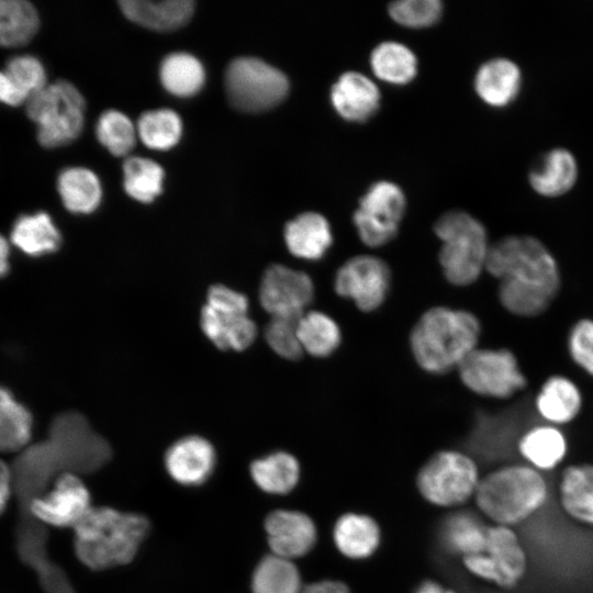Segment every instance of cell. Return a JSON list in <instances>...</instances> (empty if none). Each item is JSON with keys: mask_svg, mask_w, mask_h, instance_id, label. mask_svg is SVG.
<instances>
[{"mask_svg": "<svg viewBox=\"0 0 593 593\" xmlns=\"http://www.w3.org/2000/svg\"><path fill=\"white\" fill-rule=\"evenodd\" d=\"M90 500L81 479L76 473L63 472L53 489L32 500L23 513L45 525L72 528L92 507Z\"/></svg>", "mask_w": 593, "mask_h": 593, "instance_id": "obj_15", "label": "cell"}, {"mask_svg": "<svg viewBox=\"0 0 593 593\" xmlns=\"http://www.w3.org/2000/svg\"><path fill=\"white\" fill-rule=\"evenodd\" d=\"M552 503L569 523L593 532V461L570 462L556 473Z\"/></svg>", "mask_w": 593, "mask_h": 593, "instance_id": "obj_16", "label": "cell"}, {"mask_svg": "<svg viewBox=\"0 0 593 593\" xmlns=\"http://www.w3.org/2000/svg\"><path fill=\"white\" fill-rule=\"evenodd\" d=\"M289 251L301 259L320 260L333 243L327 220L320 213L305 212L289 221L284 227Z\"/></svg>", "mask_w": 593, "mask_h": 593, "instance_id": "obj_26", "label": "cell"}, {"mask_svg": "<svg viewBox=\"0 0 593 593\" xmlns=\"http://www.w3.org/2000/svg\"><path fill=\"white\" fill-rule=\"evenodd\" d=\"M303 588L292 560L272 553L259 561L251 579L254 593H302Z\"/></svg>", "mask_w": 593, "mask_h": 593, "instance_id": "obj_37", "label": "cell"}, {"mask_svg": "<svg viewBox=\"0 0 593 593\" xmlns=\"http://www.w3.org/2000/svg\"><path fill=\"white\" fill-rule=\"evenodd\" d=\"M300 463L284 451H277L259 458L250 465V475L264 492L283 495L291 492L300 479Z\"/></svg>", "mask_w": 593, "mask_h": 593, "instance_id": "obj_30", "label": "cell"}, {"mask_svg": "<svg viewBox=\"0 0 593 593\" xmlns=\"http://www.w3.org/2000/svg\"><path fill=\"white\" fill-rule=\"evenodd\" d=\"M514 446L519 461L548 477L567 465L569 440L559 426L534 425L515 439Z\"/></svg>", "mask_w": 593, "mask_h": 593, "instance_id": "obj_18", "label": "cell"}, {"mask_svg": "<svg viewBox=\"0 0 593 593\" xmlns=\"http://www.w3.org/2000/svg\"><path fill=\"white\" fill-rule=\"evenodd\" d=\"M579 166L575 156L563 147L542 154L528 172L530 188L545 198H558L577 183Z\"/></svg>", "mask_w": 593, "mask_h": 593, "instance_id": "obj_23", "label": "cell"}, {"mask_svg": "<svg viewBox=\"0 0 593 593\" xmlns=\"http://www.w3.org/2000/svg\"><path fill=\"white\" fill-rule=\"evenodd\" d=\"M164 169L156 161L144 157H127L123 163V184L133 199L148 203L163 189Z\"/></svg>", "mask_w": 593, "mask_h": 593, "instance_id": "obj_39", "label": "cell"}, {"mask_svg": "<svg viewBox=\"0 0 593 593\" xmlns=\"http://www.w3.org/2000/svg\"><path fill=\"white\" fill-rule=\"evenodd\" d=\"M12 484V470L0 459V515L3 513Z\"/></svg>", "mask_w": 593, "mask_h": 593, "instance_id": "obj_50", "label": "cell"}, {"mask_svg": "<svg viewBox=\"0 0 593 593\" xmlns=\"http://www.w3.org/2000/svg\"><path fill=\"white\" fill-rule=\"evenodd\" d=\"M337 550L346 558L362 560L372 556L380 546L381 530L370 516L346 513L337 518L333 528Z\"/></svg>", "mask_w": 593, "mask_h": 593, "instance_id": "obj_27", "label": "cell"}, {"mask_svg": "<svg viewBox=\"0 0 593 593\" xmlns=\"http://www.w3.org/2000/svg\"><path fill=\"white\" fill-rule=\"evenodd\" d=\"M37 574L46 593H75L64 570L54 562L51 561Z\"/></svg>", "mask_w": 593, "mask_h": 593, "instance_id": "obj_47", "label": "cell"}, {"mask_svg": "<svg viewBox=\"0 0 593 593\" xmlns=\"http://www.w3.org/2000/svg\"><path fill=\"white\" fill-rule=\"evenodd\" d=\"M485 270L500 280L499 300L515 316L542 314L561 286L555 256L530 235H511L490 245Z\"/></svg>", "mask_w": 593, "mask_h": 593, "instance_id": "obj_1", "label": "cell"}, {"mask_svg": "<svg viewBox=\"0 0 593 593\" xmlns=\"http://www.w3.org/2000/svg\"><path fill=\"white\" fill-rule=\"evenodd\" d=\"M230 103L239 111L261 112L279 104L289 91V80L278 68L257 57L233 59L224 77Z\"/></svg>", "mask_w": 593, "mask_h": 593, "instance_id": "obj_8", "label": "cell"}, {"mask_svg": "<svg viewBox=\"0 0 593 593\" xmlns=\"http://www.w3.org/2000/svg\"><path fill=\"white\" fill-rule=\"evenodd\" d=\"M22 515L16 529L18 553L24 563L38 572L51 562L46 553V530L27 513Z\"/></svg>", "mask_w": 593, "mask_h": 593, "instance_id": "obj_42", "label": "cell"}, {"mask_svg": "<svg viewBox=\"0 0 593 593\" xmlns=\"http://www.w3.org/2000/svg\"><path fill=\"white\" fill-rule=\"evenodd\" d=\"M32 425L31 412L0 387V451L23 449L31 438Z\"/></svg>", "mask_w": 593, "mask_h": 593, "instance_id": "obj_36", "label": "cell"}, {"mask_svg": "<svg viewBox=\"0 0 593 593\" xmlns=\"http://www.w3.org/2000/svg\"><path fill=\"white\" fill-rule=\"evenodd\" d=\"M72 529L78 559L92 570H104L130 563L150 524L137 513L92 506Z\"/></svg>", "mask_w": 593, "mask_h": 593, "instance_id": "obj_3", "label": "cell"}, {"mask_svg": "<svg viewBox=\"0 0 593 593\" xmlns=\"http://www.w3.org/2000/svg\"><path fill=\"white\" fill-rule=\"evenodd\" d=\"M473 502L488 524L519 529L552 503V480L519 460L504 462L482 474Z\"/></svg>", "mask_w": 593, "mask_h": 593, "instance_id": "obj_2", "label": "cell"}, {"mask_svg": "<svg viewBox=\"0 0 593 593\" xmlns=\"http://www.w3.org/2000/svg\"><path fill=\"white\" fill-rule=\"evenodd\" d=\"M26 114L37 126V141L46 148L67 145L81 133L85 99L69 81L46 85L26 101Z\"/></svg>", "mask_w": 593, "mask_h": 593, "instance_id": "obj_6", "label": "cell"}, {"mask_svg": "<svg viewBox=\"0 0 593 593\" xmlns=\"http://www.w3.org/2000/svg\"><path fill=\"white\" fill-rule=\"evenodd\" d=\"M488 528L477 511L461 510L444 519L439 538L447 551L465 558L485 550Z\"/></svg>", "mask_w": 593, "mask_h": 593, "instance_id": "obj_28", "label": "cell"}, {"mask_svg": "<svg viewBox=\"0 0 593 593\" xmlns=\"http://www.w3.org/2000/svg\"><path fill=\"white\" fill-rule=\"evenodd\" d=\"M4 72L29 99L47 85L44 66L37 58L30 55L11 58Z\"/></svg>", "mask_w": 593, "mask_h": 593, "instance_id": "obj_45", "label": "cell"}, {"mask_svg": "<svg viewBox=\"0 0 593 593\" xmlns=\"http://www.w3.org/2000/svg\"><path fill=\"white\" fill-rule=\"evenodd\" d=\"M458 370L469 390L488 398L508 399L527 385L517 358L506 348H475Z\"/></svg>", "mask_w": 593, "mask_h": 593, "instance_id": "obj_10", "label": "cell"}, {"mask_svg": "<svg viewBox=\"0 0 593 593\" xmlns=\"http://www.w3.org/2000/svg\"><path fill=\"white\" fill-rule=\"evenodd\" d=\"M200 324L205 336L223 350H244L257 336L256 324L248 316L246 295L223 284L209 289Z\"/></svg>", "mask_w": 593, "mask_h": 593, "instance_id": "obj_9", "label": "cell"}, {"mask_svg": "<svg viewBox=\"0 0 593 593\" xmlns=\"http://www.w3.org/2000/svg\"><path fill=\"white\" fill-rule=\"evenodd\" d=\"M27 100V96L13 83L4 70H0V102L18 107L26 103Z\"/></svg>", "mask_w": 593, "mask_h": 593, "instance_id": "obj_48", "label": "cell"}, {"mask_svg": "<svg viewBox=\"0 0 593 593\" xmlns=\"http://www.w3.org/2000/svg\"><path fill=\"white\" fill-rule=\"evenodd\" d=\"M298 336L303 351L314 357H327L339 346L342 333L338 324L318 311L305 312L298 320Z\"/></svg>", "mask_w": 593, "mask_h": 593, "instance_id": "obj_35", "label": "cell"}, {"mask_svg": "<svg viewBox=\"0 0 593 593\" xmlns=\"http://www.w3.org/2000/svg\"><path fill=\"white\" fill-rule=\"evenodd\" d=\"M434 231L443 242L439 264L455 286L473 283L485 269L489 242L484 225L471 214L454 210L444 213Z\"/></svg>", "mask_w": 593, "mask_h": 593, "instance_id": "obj_5", "label": "cell"}, {"mask_svg": "<svg viewBox=\"0 0 593 593\" xmlns=\"http://www.w3.org/2000/svg\"><path fill=\"white\" fill-rule=\"evenodd\" d=\"M414 593H457L455 590L445 588L435 581H424Z\"/></svg>", "mask_w": 593, "mask_h": 593, "instance_id": "obj_52", "label": "cell"}, {"mask_svg": "<svg viewBox=\"0 0 593 593\" xmlns=\"http://www.w3.org/2000/svg\"><path fill=\"white\" fill-rule=\"evenodd\" d=\"M40 27L35 7L26 0H0V45L20 47L29 43Z\"/></svg>", "mask_w": 593, "mask_h": 593, "instance_id": "obj_33", "label": "cell"}, {"mask_svg": "<svg viewBox=\"0 0 593 593\" xmlns=\"http://www.w3.org/2000/svg\"><path fill=\"white\" fill-rule=\"evenodd\" d=\"M48 441L56 449L66 472H90L110 458V447L93 433L82 415L69 412L52 423Z\"/></svg>", "mask_w": 593, "mask_h": 593, "instance_id": "obj_11", "label": "cell"}, {"mask_svg": "<svg viewBox=\"0 0 593 593\" xmlns=\"http://www.w3.org/2000/svg\"><path fill=\"white\" fill-rule=\"evenodd\" d=\"M391 271L380 258L370 255L355 256L337 270L334 289L351 300L363 312L377 310L390 290Z\"/></svg>", "mask_w": 593, "mask_h": 593, "instance_id": "obj_13", "label": "cell"}, {"mask_svg": "<svg viewBox=\"0 0 593 593\" xmlns=\"http://www.w3.org/2000/svg\"><path fill=\"white\" fill-rule=\"evenodd\" d=\"M11 242L30 256L54 253L61 242L59 231L45 212L21 215L13 224Z\"/></svg>", "mask_w": 593, "mask_h": 593, "instance_id": "obj_32", "label": "cell"}, {"mask_svg": "<svg viewBox=\"0 0 593 593\" xmlns=\"http://www.w3.org/2000/svg\"><path fill=\"white\" fill-rule=\"evenodd\" d=\"M441 12L443 4L438 0H399L389 5L391 18L410 27L429 26L440 18Z\"/></svg>", "mask_w": 593, "mask_h": 593, "instance_id": "obj_44", "label": "cell"}, {"mask_svg": "<svg viewBox=\"0 0 593 593\" xmlns=\"http://www.w3.org/2000/svg\"><path fill=\"white\" fill-rule=\"evenodd\" d=\"M521 67L506 57H495L483 63L474 76V89L480 99L490 107L505 108L512 104L522 90Z\"/></svg>", "mask_w": 593, "mask_h": 593, "instance_id": "obj_22", "label": "cell"}, {"mask_svg": "<svg viewBox=\"0 0 593 593\" xmlns=\"http://www.w3.org/2000/svg\"><path fill=\"white\" fill-rule=\"evenodd\" d=\"M98 141L114 156H125L134 147L136 127L133 122L118 110L104 111L96 126Z\"/></svg>", "mask_w": 593, "mask_h": 593, "instance_id": "obj_41", "label": "cell"}, {"mask_svg": "<svg viewBox=\"0 0 593 593\" xmlns=\"http://www.w3.org/2000/svg\"><path fill=\"white\" fill-rule=\"evenodd\" d=\"M484 552L496 572L499 590L515 591L529 577L532 555L519 529L489 524Z\"/></svg>", "mask_w": 593, "mask_h": 593, "instance_id": "obj_17", "label": "cell"}, {"mask_svg": "<svg viewBox=\"0 0 593 593\" xmlns=\"http://www.w3.org/2000/svg\"><path fill=\"white\" fill-rule=\"evenodd\" d=\"M119 5L128 20L155 31L179 29L194 11L192 0H122Z\"/></svg>", "mask_w": 593, "mask_h": 593, "instance_id": "obj_29", "label": "cell"}, {"mask_svg": "<svg viewBox=\"0 0 593 593\" xmlns=\"http://www.w3.org/2000/svg\"><path fill=\"white\" fill-rule=\"evenodd\" d=\"M481 477L473 456L459 450H443L421 468L416 485L427 502L457 507L473 501Z\"/></svg>", "mask_w": 593, "mask_h": 593, "instance_id": "obj_7", "label": "cell"}, {"mask_svg": "<svg viewBox=\"0 0 593 593\" xmlns=\"http://www.w3.org/2000/svg\"><path fill=\"white\" fill-rule=\"evenodd\" d=\"M313 298V281L303 271L275 264L262 275L259 300L271 316L299 318Z\"/></svg>", "mask_w": 593, "mask_h": 593, "instance_id": "obj_14", "label": "cell"}, {"mask_svg": "<svg viewBox=\"0 0 593 593\" xmlns=\"http://www.w3.org/2000/svg\"><path fill=\"white\" fill-rule=\"evenodd\" d=\"M136 132L147 147L165 150L175 146L180 139L182 123L172 110H150L139 116Z\"/></svg>", "mask_w": 593, "mask_h": 593, "instance_id": "obj_40", "label": "cell"}, {"mask_svg": "<svg viewBox=\"0 0 593 593\" xmlns=\"http://www.w3.org/2000/svg\"><path fill=\"white\" fill-rule=\"evenodd\" d=\"M478 317L466 310L436 306L426 311L410 335L412 354L425 371L443 374L458 368L477 348Z\"/></svg>", "mask_w": 593, "mask_h": 593, "instance_id": "obj_4", "label": "cell"}, {"mask_svg": "<svg viewBox=\"0 0 593 593\" xmlns=\"http://www.w3.org/2000/svg\"><path fill=\"white\" fill-rule=\"evenodd\" d=\"M60 469H64L61 460L48 440L23 449L12 468V484L22 510L42 495L49 479Z\"/></svg>", "mask_w": 593, "mask_h": 593, "instance_id": "obj_20", "label": "cell"}, {"mask_svg": "<svg viewBox=\"0 0 593 593\" xmlns=\"http://www.w3.org/2000/svg\"><path fill=\"white\" fill-rule=\"evenodd\" d=\"M265 530L272 555L289 560L307 555L317 540L313 519L300 511L271 512L265 519Z\"/></svg>", "mask_w": 593, "mask_h": 593, "instance_id": "obj_19", "label": "cell"}, {"mask_svg": "<svg viewBox=\"0 0 593 593\" xmlns=\"http://www.w3.org/2000/svg\"><path fill=\"white\" fill-rule=\"evenodd\" d=\"M567 348L572 361L593 377V320L581 318L569 331Z\"/></svg>", "mask_w": 593, "mask_h": 593, "instance_id": "obj_46", "label": "cell"}, {"mask_svg": "<svg viewBox=\"0 0 593 593\" xmlns=\"http://www.w3.org/2000/svg\"><path fill=\"white\" fill-rule=\"evenodd\" d=\"M331 101L345 120L362 122L378 110L380 92L368 77L357 71H346L333 85Z\"/></svg>", "mask_w": 593, "mask_h": 593, "instance_id": "obj_24", "label": "cell"}, {"mask_svg": "<svg viewBox=\"0 0 593 593\" xmlns=\"http://www.w3.org/2000/svg\"><path fill=\"white\" fill-rule=\"evenodd\" d=\"M370 64L380 79L396 85L412 80L417 70L413 52L398 42L380 43L371 53Z\"/></svg>", "mask_w": 593, "mask_h": 593, "instance_id": "obj_38", "label": "cell"}, {"mask_svg": "<svg viewBox=\"0 0 593 593\" xmlns=\"http://www.w3.org/2000/svg\"><path fill=\"white\" fill-rule=\"evenodd\" d=\"M57 189L65 208L72 213H91L100 204L102 189L97 175L83 167L64 169Z\"/></svg>", "mask_w": 593, "mask_h": 593, "instance_id": "obj_31", "label": "cell"}, {"mask_svg": "<svg viewBox=\"0 0 593 593\" xmlns=\"http://www.w3.org/2000/svg\"><path fill=\"white\" fill-rule=\"evenodd\" d=\"M159 76L165 89L178 97L195 94L205 79L202 64L188 53H172L166 56L161 61Z\"/></svg>", "mask_w": 593, "mask_h": 593, "instance_id": "obj_34", "label": "cell"}, {"mask_svg": "<svg viewBox=\"0 0 593 593\" xmlns=\"http://www.w3.org/2000/svg\"><path fill=\"white\" fill-rule=\"evenodd\" d=\"M10 247L5 237L0 234V278L9 272Z\"/></svg>", "mask_w": 593, "mask_h": 593, "instance_id": "obj_51", "label": "cell"}, {"mask_svg": "<svg viewBox=\"0 0 593 593\" xmlns=\"http://www.w3.org/2000/svg\"><path fill=\"white\" fill-rule=\"evenodd\" d=\"M582 403L577 383L561 374L548 377L535 398V407L544 423L559 427L577 418Z\"/></svg>", "mask_w": 593, "mask_h": 593, "instance_id": "obj_25", "label": "cell"}, {"mask_svg": "<svg viewBox=\"0 0 593 593\" xmlns=\"http://www.w3.org/2000/svg\"><path fill=\"white\" fill-rule=\"evenodd\" d=\"M299 318L271 316L265 328L267 344L284 359L298 360L303 354L298 336Z\"/></svg>", "mask_w": 593, "mask_h": 593, "instance_id": "obj_43", "label": "cell"}, {"mask_svg": "<svg viewBox=\"0 0 593 593\" xmlns=\"http://www.w3.org/2000/svg\"><path fill=\"white\" fill-rule=\"evenodd\" d=\"M215 460L214 447L200 436L177 440L165 455L168 474L176 482L189 486L205 482L214 470Z\"/></svg>", "mask_w": 593, "mask_h": 593, "instance_id": "obj_21", "label": "cell"}, {"mask_svg": "<svg viewBox=\"0 0 593 593\" xmlns=\"http://www.w3.org/2000/svg\"><path fill=\"white\" fill-rule=\"evenodd\" d=\"M404 210L405 197L399 186L390 181L373 183L353 217L362 243L370 247L389 243L399 231Z\"/></svg>", "mask_w": 593, "mask_h": 593, "instance_id": "obj_12", "label": "cell"}, {"mask_svg": "<svg viewBox=\"0 0 593 593\" xmlns=\"http://www.w3.org/2000/svg\"><path fill=\"white\" fill-rule=\"evenodd\" d=\"M302 593H350V590L342 581L322 580L305 585Z\"/></svg>", "mask_w": 593, "mask_h": 593, "instance_id": "obj_49", "label": "cell"}]
</instances>
